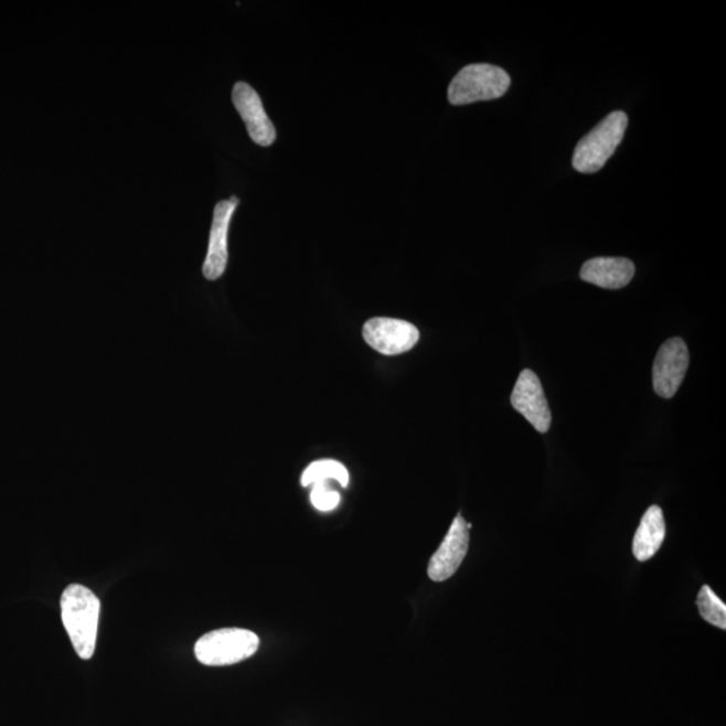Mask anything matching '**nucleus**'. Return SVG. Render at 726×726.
<instances>
[{
	"mask_svg": "<svg viewBox=\"0 0 726 726\" xmlns=\"http://www.w3.org/2000/svg\"><path fill=\"white\" fill-rule=\"evenodd\" d=\"M100 600L90 589L72 584L61 598V617L73 648L82 660H90L95 654Z\"/></svg>",
	"mask_w": 726,
	"mask_h": 726,
	"instance_id": "1",
	"label": "nucleus"
},
{
	"mask_svg": "<svg viewBox=\"0 0 726 726\" xmlns=\"http://www.w3.org/2000/svg\"><path fill=\"white\" fill-rule=\"evenodd\" d=\"M629 118L621 110L609 114L592 131L578 141L574 153V168L583 174H594L605 168L624 138Z\"/></svg>",
	"mask_w": 726,
	"mask_h": 726,
	"instance_id": "2",
	"label": "nucleus"
},
{
	"mask_svg": "<svg viewBox=\"0 0 726 726\" xmlns=\"http://www.w3.org/2000/svg\"><path fill=\"white\" fill-rule=\"evenodd\" d=\"M510 84L512 79L501 67L472 64L463 67L449 84L448 100L453 106L495 100L506 95Z\"/></svg>",
	"mask_w": 726,
	"mask_h": 726,
	"instance_id": "3",
	"label": "nucleus"
},
{
	"mask_svg": "<svg viewBox=\"0 0 726 726\" xmlns=\"http://www.w3.org/2000/svg\"><path fill=\"white\" fill-rule=\"evenodd\" d=\"M260 639L244 629H221L205 633L195 643L196 660L205 666H227L256 654Z\"/></svg>",
	"mask_w": 726,
	"mask_h": 726,
	"instance_id": "4",
	"label": "nucleus"
},
{
	"mask_svg": "<svg viewBox=\"0 0 726 726\" xmlns=\"http://www.w3.org/2000/svg\"><path fill=\"white\" fill-rule=\"evenodd\" d=\"M363 340L384 355H398L414 349L420 340L416 325L393 318H372L363 325Z\"/></svg>",
	"mask_w": 726,
	"mask_h": 726,
	"instance_id": "5",
	"label": "nucleus"
},
{
	"mask_svg": "<svg viewBox=\"0 0 726 726\" xmlns=\"http://www.w3.org/2000/svg\"><path fill=\"white\" fill-rule=\"evenodd\" d=\"M688 350L681 338L664 342L655 356L652 383L658 396L672 398L679 392L688 367Z\"/></svg>",
	"mask_w": 726,
	"mask_h": 726,
	"instance_id": "6",
	"label": "nucleus"
},
{
	"mask_svg": "<svg viewBox=\"0 0 726 726\" xmlns=\"http://www.w3.org/2000/svg\"><path fill=\"white\" fill-rule=\"evenodd\" d=\"M470 529L463 515L459 514L453 520L451 527L436 551L428 565V576L435 583H441L451 578L469 552Z\"/></svg>",
	"mask_w": 726,
	"mask_h": 726,
	"instance_id": "7",
	"label": "nucleus"
},
{
	"mask_svg": "<svg viewBox=\"0 0 726 726\" xmlns=\"http://www.w3.org/2000/svg\"><path fill=\"white\" fill-rule=\"evenodd\" d=\"M237 205L238 199L232 196L231 200L218 202L214 209L207 255L202 268L206 280H218L225 274L227 260H229L227 235H229L231 221Z\"/></svg>",
	"mask_w": 726,
	"mask_h": 726,
	"instance_id": "8",
	"label": "nucleus"
},
{
	"mask_svg": "<svg viewBox=\"0 0 726 726\" xmlns=\"http://www.w3.org/2000/svg\"><path fill=\"white\" fill-rule=\"evenodd\" d=\"M512 405L540 434H546L549 430L551 408L537 374L532 371H524L520 374L512 393Z\"/></svg>",
	"mask_w": 726,
	"mask_h": 726,
	"instance_id": "9",
	"label": "nucleus"
},
{
	"mask_svg": "<svg viewBox=\"0 0 726 726\" xmlns=\"http://www.w3.org/2000/svg\"><path fill=\"white\" fill-rule=\"evenodd\" d=\"M233 104L256 145L269 147L276 140V129L268 118L257 92L249 84L237 83L233 88Z\"/></svg>",
	"mask_w": 726,
	"mask_h": 726,
	"instance_id": "10",
	"label": "nucleus"
},
{
	"mask_svg": "<svg viewBox=\"0 0 726 726\" xmlns=\"http://www.w3.org/2000/svg\"><path fill=\"white\" fill-rule=\"evenodd\" d=\"M636 275V266L624 257H596L581 268V279L606 289H620L629 285Z\"/></svg>",
	"mask_w": 726,
	"mask_h": 726,
	"instance_id": "11",
	"label": "nucleus"
},
{
	"mask_svg": "<svg viewBox=\"0 0 726 726\" xmlns=\"http://www.w3.org/2000/svg\"><path fill=\"white\" fill-rule=\"evenodd\" d=\"M664 537H666V524H664L663 512L660 506H651L644 513L633 537L632 553L639 562H648L661 549Z\"/></svg>",
	"mask_w": 726,
	"mask_h": 726,
	"instance_id": "12",
	"label": "nucleus"
},
{
	"mask_svg": "<svg viewBox=\"0 0 726 726\" xmlns=\"http://www.w3.org/2000/svg\"><path fill=\"white\" fill-rule=\"evenodd\" d=\"M349 471L340 461L324 459L313 461L301 476V485L309 488V485L317 482L337 481L342 488H348Z\"/></svg>",
	"mask_w": 726,
	"mask_h": 726,
	"instance_id": "13",
	"label": "nucleus"
},
{
	"mask_svg": "<svg viewBox=\"0 0 726 726\" xmlns=\"http://www.w3.org/2000/svg\"><path fill=\"white\" fill-rule=\"evenodd\" d=\"M697 606L701 617L711 623L718 627V629H726V606L725 602L713 592L711 587L704 586L701 588Z\"/></svg>",
	"mask_w": 726,
	"mask_h": 726,
	"instance_id": "14",
	"label": "nucleus"
},
{
	"mask_svg": "<svg viewBox=\"0 0 726 726\" xmlns=\"http://www.w3.org/2000/svg\"><path fill=\"white\" fill-rule=\"evenodd\" d=\"M329 482H317L312 484L310 500L312 506L319 510V512H332L341 503L340 492L331 489Z\"/></svg>",
	"mask_w": 726,
	"mask_h": 726,
	"instance_id": "15",
	"label": "nucleus"
}]
</instances>
